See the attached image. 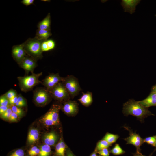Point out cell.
Returning a JSON list of instances; mask_svg holds the SVG:
<instances>
[{"label":"cell","mask_w":156,"mask_h":156,"mask_svg":"<svg viewBox=\"0 0 156 156\" xmlns=\"http://www.w3.org/2000/svg\"><path fill=\"white\" fill-rule=\"evenodd\" d=\"M122 112L125 116L131 115L140 120L148 116L154 115L148 108L143 106L138 101L133 99L129 100L124 104Z\"/></svg>","instance_id":"6da1fadb"},{"label":"cell","mask_w":156,"mask_h":156,"mask_svg":"<svg viewBox=\"0 0 156 156\" xmlns=\"http://www.w3.org/2000/svg\"><path fill=\"white\" fill-rule=\"evenodd\" d=\"M45 40H40L35 37L29 38L22 43L26 53L36 60L42 56L41 44Z\"/></svg>","instance_id":"7a4b0ae2"},{"label":"cell","mask_w":156,"mask_h":156,"mask_svg":"<svg viewBox=\"0 0 156 156\" xmlns=\"http://www.w3.org/2000/svg\"><path fill=\"white\" fill-rule=\"evenodd\" d=\"M42 74V72L38 74L32 73L29 76L18 77L17 79L21 90L27 92L31 89L40 82L39 78Z\"/></svg>","instance_id":"3957f363"},{"label":"cell","mask_w":156,"mask_h":156,"mask_svg":"<svg viewBox=\"0 0 156 156\" xmlns=\"http://www.w3.org/2000/svg\"><path fill=\"white\" fill-rule=\"evenodd\" d=\"M70 97L73 98L78 95L82 90L78 79L73 75L64 77L62 81Z\"/></svg>","instance_id":"277c9868"},{"label":"cell","mask_w":156,"mask_h":156,"mask_svg":"<svg viewBox=\"0 0 156 156\" xmlns=\"http://www.w3.org/2000/svg\"><path fill=\"white\" fill-rule=\"evenodd\" d=\"M49 92L54 98L59 101L68 100L70 97L62 81L49 90Z\"/></svg>","instance_id":"5b68a950"},{"label":"cell","mask_w":156,"mask_h":156,"mask_svg":"<svg viewBox=\"0 0 156 156\" xmlns=\"http://www.w3.org/2000/svg\"><path fill=\"white\" fill-rule=\"evenodd\" d=\"M129 132V136L124 140L127 144H131L134 146L136 148V151L140 152V146L144 142L143 139L139 134L134 132L129 129L126 127Z\"/></svg>","instance_id":"8992f818"},{"label":"cell","mask_w":156,"mask_h":156,"mask_svg":"<svg viewBox=\"0 0 156 156\" xmlns=\"http://www.w3.org/2000/svg\"><path fill=\"white\" fill-rule=\"evenodd\" d=\"M50 94V93L44 89H37L34 93V101L38 105H45L47 103L49 99Z\"/></svg>","instance_id":"52a82bcc"},{"label":"cell","mask_w":156,"mask_h":156,"mask_svg":"<svg viewBox=\"0 0 156 156\" xmlns=\"http://www.w3.org/2000/svg\"><path fill=\"white\" fill-rule=\"evenodd\" d=\"M64 78L60 77L58 73H52L47 76L43 80V84L49 90L58 83L62 81Z\"/></svg>","instance_id":"ba28073f"},{"label":"cell","mask_w":156,"mask_h":156,"mask_svg":"<svg viewBox=\"0 0 156 156\" xmlns=\"http://www.w3.org/2000/svg\"><path fill=\"white\" fill-rule=\"evenodd\" d=\"M12 52L13 57L18 64L26 56V53L22 44L13 46Z\"/></svg>","instance_id":"9c48e42d"},{"label":"cell","mask_w":156,"mask_h":156,"mask_svg":"<svg viewBox=\"0 0 156 156\" xmlns=\"http://www.w3.org/2000/svg\"><path fill=\"white\" fill-rule=\"evenodd\" d=\"M62 110L66 114L73 116L78 112V105L76 101L68 100L64 103Z\"/></svg>","instance_id":"30bf717a"},{"label":"cell","mask_w":156,"mask_h":156,"mask_svg":"<svg viewBox=\"0 0 156 156\" xmlns=\"http://www.w3.org/2000/svg\"><path fill=\"white\" fill-rule=\"evenodd\" d=\"M140 1V0H122L120 4L125 12L132 14L135 12L136 6Z\"/></svg>","instance_id":"8fae6325"},{"label":"cell","mask_w":156,"mask_h":156,"mask_svg":"<svg viewBox=\"0 0 156 156\" xmlns=\"http://www.w3.org/2000/svg\"><path fill=\"white\" fill-rule=\"evenodd\" d=\"M20 66L25 70L33 72L36 67V60L33 58L26 56L19 64Z\"/></svg>","instance_id":"7c38bea8"},{"label":"cell","mask_w":156,"mask_h":156,"mask_svg":"<svg viewBox=\"0 0 156 156\" xmlns=\"http://www.w3.org/2000/svg\"><path fill=\"white\" fill-rule=\"evenodd\" d=\"M138 102L143 106L147 108L156 106V92L152 91L146 98Z\"/></svg>","instance_id":"4fadbf2b"},{"label":"cell","mask_w":156,"mask_h":156,"mask_svg":"<svg viewBox=\"0 0 156 156\" xmlns=\"http://www.w3.org/2000/svg\"><path fill=\"white\" fill-rule=\"evenodd\" d=\"M58 136L54 132L51 131L45 134L44 137L45 144L49 146L54 145L58 139Z\"/></svg>","instance_id":"5bb4252c"},{"label":"cell","mask_w":156,"mask_h":156,"mask_svg":"<svg viewBox=\"0 0 156 156\" xmlns=\"http://www.w3.org/2000/svg\"><path fill=\"white\" fill-rule=\"evenodd\" d=\"M78 100L83 105L88 107L91 104L93 101L92 93L89 91L85 93L83 92L82 95Z\"/></svg>","instance_id":"9a60e30c"},{"label":"cell","mask_w":156,"mask_h":156,"mask_svg":"<svg viewBox=\"0 0 156 156\" xmlns=\"http://www.w3.org/2000/svg\"><path fill=\"white\" fill-rule=\"evenodd\" d=\"M50 16L49 13L43 19L38 23L37 27L39 29L50 30Z\"/></svg>","instance_id":"2e32d148"},{"label":"cell","mask_w":156,"mask_h":156,"mask_svg":"<svg viewBox=\"0 0 156 156\" xmlns=\"http://www.w3.org/2000/svg\"><path fill=\"white\" fill-rule=\"evenodd\" d=\"M51 35L50 30L38 29L36 30L35 37L40 40H46Z\"/></svg>","instance_id":"e0dca14e"},{"label":"cell","mask_w":156,"mask_h":156,"mask_svg":"<svg viewBox=\"0 0 156 156\" xmlns=\"http://www.w3.org/2000/svg\"><path fill=\"white\" fill-rule=\"evenodd\" d=\"M55 46V42L52 40H44L41 44L42 51H47L53 49Z\"/></svg>","instance_id":"ac0fdd59"},{"label":"cell","mask_w":156,"mask_h":156,"mask_svg":"<svg viewBox=\"0 0 156 156\" xmlns=\"http://www.w3.org/2000/svg\"><path fill=\"white\" fill-rule=\"evenodd\" d=\"M59 110L58 107H54L48 112L55 124L59 122Z\"/></svg>","instance_id":"d6986e66"},{"label":"cell","mask_w":156,"mask_h":156,"mask_svg":"<svg viewBox=\"0 0 156 156\" xmlns=\"http://www.w3.org/2000/svg\"><path fill=\"white\" fill-rule=\"evenodd\" d=\"M119 137V136L118 135L108 133H106L103 139L105 140L109 144H111L115 142Z\"/></svg>","instance_id":"ffe728a7"},{"label":"cell","mask_w":156,"mask_h":156,"mask_svg":"<svg viewBox=\"0 0 156 156\" xmlns=\"http://www.w3.org/2000/svg\"><path fill=\"white\" fill-rule=\"evenodd\" d=\"M39 156H49L51 153V150L49 145L45 144L42 145L40 148Z\"/></svg>","instance_id":"44dd1931"},{"label":"cell","mask_w":156,"mask_h":156,"mask_svg":"<svg viewBox=\"0 0 156 156\" xmlns=\"http://www.w3.org/2000/svg\"><path fill=\"white\" fill-rule=\"evenodd\" d=\"M110 152L114 155H122L125 153V151L122 148L119 144H117L115 145Z\"/></svg>","instance_id":"7402d4cb"},{"label":"cell","mask_w":156,"mask_h":156,"mask_svg":"<svg viewBox=\"0 0 156 156\" xmlns=\"http://www.w3.org/2000/svg\"><path fill=\"white\" fill-rule=\"evenodd\" d=\"M111 146V144L106 141L102 139L97 143L96 146V150L98 151L104 148H107Z\"/></svg>","instance_id":"603a6c76"},{"label":"cell","mask_w":156,"mask_h":156,"mask_svg":"<svg viewBox=\"0 0 156 156\" xmlns=\"http://www.w3.org/2000/svg\"><path fill=\"white\" fill-rule=\"evenodd\" d=\"M42 120L44 125L47 126H52L55 124L48 112L43 117Z\"/></svg>","instance_id":"cb8c5ba5"},{"label":"cell","mask_w":156,"mask_h":156,"mask_svg":"<svg viewBox=\"0 0 156 156\" xmlns=\"http://www.w3.org/2000/svg\"><path fill=\"white\" fill-rule=\"evenodd\" d=\"M11 108L12 112L15 113L19 117L22 116L24 114L23 110L20 107H18L15 105H12Z\"/></svg>","instance_id":"d4e9b609"},{"label":"cell","mask_w":156,"mask_h":156,"mask_svg":"<svg viewBox=\"0 0 156 156\" xmlns=\"http://www.w3.org/2000/svg\"><path fill=\"white\" fill-rule=\"evenodd\" d=\"M9 100L5 94L2 95L0 98V105L2 106H8Z\"/></svg>","instance_id":"484cf974"},{"label":"cell","mask_w":156,"mask_h":156,"mask_svg":"<svg viewBox=\"0 0 156 156\" xmlns=\"http://www.w3.org/2000/svg\"><path fill=\"white\" fill-rule=\"evenodd\" d=\"M8 100L12 99L17 96V93L14 90L11 89L5 94Z\"/></svg>","instance_id":"4316f807"},{"label":"cell","mask_w":156,"mask_h":156,"mask_svg":"<svg viewBox=\"0 0 156 156\" xmlns=\"http://www.w3.org/2000/svg\"><path fill=\"white\" fill-rule=\"evenodd\" d=\"M38 132H39L38 130L36 129L33 128L31 129L30 130L28 135L27 141L28 142Z\"/></svg>","instance_id":"83f0119b"},{"label":"cell","mask_w":156,"mask_h":156,"mask_svg":"<svg viewBox=\"0 0 156 156\" xmlns=\"http://www.w3.org/2000/svg\"><path fill=\"white\" fill-rule=\"evenodd\" d=\"M12 112L11 108H9L5 112L1 115V117L4 119L9 120Z\"/></svg>","instance_id":"f1b7e54d"},{"label":"cell","mask_w":156,"mask_h":156,"mask_svg":"<svg viewBox=\"0 0 156 156\" xmlns=\"http://www.w3.org/2000/svg\"><path fill=\"white\" fill-rule=\"evenodd\" d=\"M25 153L22 149H18L12 153L10 156H24Z\"/></svg>","instance_id":"f546056e"},{"label":"cell","mask_w":156,"mask_h":156,"mask_svg":"<svg viewBox=\"0 0 156 156\" xmlns=\"http://www.w3.org/2000/svg\"><path fill=\"white\" fill-rule=\"evenodd\" d=\"M101 156H109V152L107 148L102 149L97 152Z\"/></svg>","instance_id":"4dcf8cb0"},{"label":"cell","mask_w":156,"mask_h":156,"mask_svg":"<svg viewBox=\"0 0 156 156\" xmlns=\"http://www.w3.org/2000/svg\"><path fill=\"white\" fill-rule=\"evenodd\" d=\"M61 147V156H65V152L66 148V145L63 141L62 139H61L60 141Z\"/></svg>","instance_id":"1f68e13d"},{"label":"cell","mask_w":156,"mask_h":156,"mask_svg":"<svg viewBox=\"0 0 156 156\" xmlns=\"http://www.w3.org/2000/svg\"><path fill=\"white\" fill-rule=\"evenodd\" d=\"M18 117L17 114L12 112L9 120L11 122H16L17 120Z\"/></svg>","instance_id":"d6a6232c"},{"label":"cell","mask_w":156,"mask_h":156,"mask_svg":"<svg viewBox=\"0 0 156 156\" xmlns=\"http://www.w3.org/2000/svg\"><path fill=\"white\" fill-rule=\"evenodd\" d=\"M56 154L57 156H61V144L60 141L57 144L55 147Z\"/></svg>","instance_id":"836d02e7"},{"label":"cell","mask_w":156,"mask_h":156,"mask_svg":"<svg viewBox=\"0 0 156 156\" xmlns=\"http://www.w3.org/2000/svg\"><path fill=\"white\" fill-rule=\"evenodd\" d=\"M34 1V0H23L21 3L26 6H28L33 4Z\"/></svg>","instance_id":"e575fe53"},{"label":"cell","mask_w":156,"mask_h":156,"mask_svg":"<svg viewBox=\"0 0 156 156\" xmlns=\"http://www.w3.org/2000/svg\"><path fill=\"white\" fill-rule=\"evenodd\" d=\"M39 133H38L36 135L33 137L31 140L30 141L28 142L29 144H31L35 142L39 139Z\"/></svg>","instance_id":"d590c367"},{"label":"cell","mask_w":156,"mask_h":156,"mask_svg":"<svg viewBox=\"0 0 156 156\" xmlns=\"http://www.w3.org/2000/svg\"><path fill=\"white\" fill-rule=\"evenodd\" d=\"M18 96H17L14 98L9 100V103L11 105H15L18 102Z\"/></svg>","instance_id":"8d00e7d4"},{"label":"cell","mask_w":156,"mask_h":156,"mask_svg":"<svg viewBox=\"0 0 156 156\" xmlns=\"http://www.w3.org/2000/svg\"><path fill=\"white\" fill-rule=\"evenodd\" d=\"M9 107L8 106H0V114L1 115L8 109Z\"/></svg>","instance_id":"74e56055"},{"label":"cell","mask_w":156,"mask_h":156,"mask_svg":"<svg viewBox=\"0 0 156 156\" xmlns=\"http://www.w3.org/2000/svg\"><path fill=\"white\" fill-rule=\"evenodd\" d=\"M38 148L36 146H34L31 147L28 153L29 155L31 156V155L35 152V151Z\"/></svg>","instance_id":"f35d334b"},{"label":"cell","mask_w":156,"mask_h":156,"mask_svg":"<svg viewBox=\"0 0 156 156\" xmlns=\"http://www.w3.org/2000/svg\"><path fill=\"white\" fill-rule=\"evenodd\" d=\"M156 137V135L153 136L147 137L144 139V142H145L147 143L148 142L155 138Z\"/></svg>","instance_id":"ab89813d"},{"label":"cell","mask_w":156,"mask_h":156,"mask_svg":"<svg viewBox=\"0 0 156 156\" xmlns=\"http://www.w3.org/2000/svg\"><path fill=\"white\" fill-rule=\"evenodd\" d=\"M156 139V137L155 138L149 141L147 143L155 147Z\"/></svg>","instance_id":"60d3db41"},{"label":"cell","mask_w":156,"mask_h":156,"mask_svg":"<svg viewBox=\"0 0 156 156\" xmlns=\"http://www.w3.org/2000/svg\"><path fill=\"white\" fill-rule=\"evenodd\" d=\"M26 103H23L18 101L15 104V105L18 107H21L25 106H26Z\"/></svg>","instance_id":"b9f144b4"},{"label":"cell","mask_w":156,"mask_h":156,"mask_svg":"<svg viewBox=\"0 0 156 156\" xmlns=\"http://www.w3.org/2000/svg\"><path fill=\"white\" fill-rule=\"evenodd\" d=\"M18 101L23 103H26L24 98L20 95L18 96Z\"/></svg>","instance_id":"7bdbcfd3"},{"label":"cell","mask_w":156,"mask_h":156,"mask_svg":"<svg viewBox=\"0 0 156 156\" xmlns=\"http://www.w3.org/2000/svg\"><path fill=\"white\" fill-rule=\"evenodd\" d=\"M40 151V149L38 148L31 156H36L37 155H39Z\"/></svg>","instance_id":"ee69618b"},{"label":"cell","mask_w":156,"mask_h":156,"mask_svg":"<svg viewBox=\"0 0 156 156\" xmlns=\"http://www.w3.org/2000/svg\"><path fill=\"white\" fill-rule=\"evenodd\" d=\"M67 156H75L73 153L69 149H68L66 151Z\"/></svg>","instance_id":"f6af8a7d"},{"label":"cell","mask_w":156,"mask_h":156,"mask_svg":"<svg viewBox=\"0 0 156 156\" xmlns=\"http://www.w3.org/2000/svg\"><path fill=\"white\" fill-rule=\"evenodd\" d=\"M152 153L150 156H151ZM134 156H145L142 155L140 152L136 151V152L134 154Z\"/></svg>","instance_id":"bcb514c9"},{"label":"cell","mask_w":156,"mask_h":156,"mask_svg":"<svg viewBox=\"0 0 156 156\" xmlns=\"http://www.w3.org/2000/svg\"><path fill=\"white\" fill-rule=\"evenodd\" d=\"M151 90L152 91L156 92V85L153 86Z\"/></svg>","instance_id":"7dc6e473"},{"label":"cell","mask_w":156,"mask_h":156,"mask_svg":"<svg viewBox=\"0 0 156 156\" xmlns=\"http://www.w3.org/2000/svg\"><path fill=\"white\" fill-rule=\"evenodd\" d=\"M90 156H97L96 153L95 152H94L92 153Z\"/></svg>","instance_id":"c3c4849f"},{"label":"cell","mask_w":156,"mask_h":156,"mask_svg":"<svg viewBox=\"0 0 156 156\" xmlns=\"http://www.w3.org/2000/svg\"><path fill=\"white\" fill-rule=\"evenodd\" d=\"M155 147L156 148V141H155Z\"/></svg>","instance_id":"681fc988"}]
</instances>
